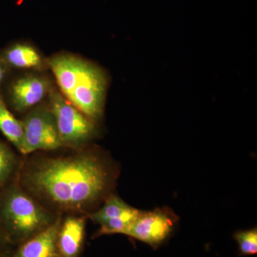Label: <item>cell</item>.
I'll return each instance as SVG.
<instances>
[{
	"instance_id": "1",
	"label": "cell",
	"mask_w": 257,
	"mask_h": 257,
	"mask_svg": "<svg viewBox=\"0 0 257 257\" xmlns=\"http://www.w3.org/2000/svg\"><path fill=\"white\" fill-rule=\"evenodd\" d=\"M23 182L30 194L54 209L83 211L106 197L114 175L102 157L84 152L36 161L24 170Z\"/></svg>"
},
{
	"instance_id": "2",
	"label": "cell",
	"mask_w": 257,
	"mask_h": 257,
	"mask_svg": "<svg viewBox=\"0 0 257 257\" xmlns=\"http://www.w3.org/2000/svg\"><path fill=\"white\" fill-rule=\"evenodd\" d=\"M1 214L10 232L20 239H30L55 221L33 198L17 188L5 196Z\"/></svg>"
},
{
	"instance_id": "3",
	"label": "cell",
	"mask_w": 257,
	"mask_h": 257,
	"mask_svg": "<svg viewBox=\"0 0 257 257\" xmlns=\"http://www.w3.org/2000/svg\"><path fill=\"white\" fill-rule=\"evenodd\" d=\"M49 96L50 107L63 146H78L92 138L94 133L93 120L55 89H51Z\"/></svg>"
},
{
	"instance_id": "4",
	"label": "cell",
	"mask_w": 257,
	"mask_h": 257,
	"mask_svg": "<svg viewBox=\"0 0 257 257\" xmlns=\"http://www.w3.org/2000/svg\"><path fill=\"white\" fill-rule=\"evenodd\" d=\"M23 124V155L38 150L50 151L64 147L50 107L37 106L27 115Z\"/></svg>"
},
{
	"instance_id": "5",
	"label": "cell",
	"mask_w": 257,
	"mask_h": 257,
	"mask_svg": "<svg viewBox=\"0 0 257 257\" xmlns=\"http://www.w3.org/2000/svg\"><path fill=\"white\" fill-rule=\"evenodd\" d=\"M107 79L100 68L88 62L68 100L89 119L103 114Z\"/></svg>"
},
{
	"instance_id": "6",
	"label": "cell",
	"mask_w": 257,
	"mask_h": 257,
	"mask_svg": "<svg viewBox=\"0 0 257 257\" xmlns=\"http://www.w3.org/2000/svg\"><path fill=\"white\" fill-rule=\"evenodd\" d=\"M178 219L170 208L140 211L125 235L157 248L169 237Z\"/></svg>"
},
{
	"instance_id": "7",
	"label": "cell",
	"mask_w": 257,
	"mask_h": 257,
	"mask_svg": "<svg viewBox=\"0 0 257 257\" xmlns=\"http://www.w3.org/2000/svg\"><path fill=\"white\" fill-rule=\"evenodd\" d=\"M51 89L50 81L46 77L26 76L15 81L12 85V102L16 110L24 111L37 105Z\"/></svg>"
},
{
	"instance_id": "8",
	"label": "cell",
	"mask_w": 257,
	"mask_h": 257,
	"mask_svg": "<svg viewBox=\"0 0 257 257\" xmlns=\"http://www.w3.org/2000/svg\"><path fill=\"white\" fill-rule=\"evenodd\" d=\"M88 62L72 55H60L49 61L61 92L67 99L73 92Z\"/></svg>"
},
{
	"instance_id": "9",
	"label": "cell",
	"mask_w": 257,
	"mask_h": 257,
	"mask_svg": "<svg viewBox=\"0 0 257 257\" xmlns=\"http://www.w3.org/2000/svg\"><path fill=\"white\" fill-rule=\"evenodd\" d=\"M57 218L50 226L24 243L15 257H60L57 247V236L61 225Z\"/></svg>"
},
{
	"instance_id": "10",
	"label": "cell",
	"mask_w": 257,
	"mask_h": 257,
	"mask_svg": "<svg viewBox=\"0 0 257 257\" xmlns=\"http://www.w3.org/2000/svg\"><path fill=\"white\" fill-rule=\"evenodd\" d=\"M85 229V219L69 216L61 223L57 247L60 257H77L80 251Z\"/></svg>"
},
{
	"instance_id": "11",
	"label": "cell",
	"mask_w": 257,
	"mask_h": 257,
	"mask_svg": "<svg viewBox=\"0 0 257 257\" xmlns=\"http://www.w3.org/2000/svg\"><path fill=\"white\" fill-rule=\"evenodd\" d=\"M5 63L18 69H40L43 65L41 55L30 45L18 44L10 47L3 55Z\"/></svg>"
},
{
	"instance_id": "12",
	"label": "cell",
	"mask_w": 257,
	"mask_h": 257,
	"mask_svg": "<svg viewBox=\"0 0 257 257\" xmlns=\"http://www.w3.org/2000/svg\"><path fill=\"white\" fill-rule=\"evenodd\" d=\"M140 211L128 205L117 196L110 195L106 198L104 206L96 212L91 214L89 217L100 224L109 219L135 218L138 216Z\"/></svg>"
},
{
	"instance_id": "13",
	"label": "cell",
	"mask_w": 257,
	"mask_h": 257,
	"mask_svg": "<svg viewBox=\"0 0 257 257\" xmlns=\"http://www.w3.org/2000/svg\"><path fill=\"white\" fill-rule=\"evenodd\" d=\"M0 132L23 154L24 126L7 107L4 98L0 94Z\"/></svg>"
},
{
	"instance_id": "14",
	"label": "cell",
	"mask_w": 257,
	"mask_h": 257,
	"mask_svg": "<svg viewBox=\"0 0 257 257\" xmlns=\"http://www.w3.org/2000/svg\"><path fill=\"white\" fill-rule=\"evenodd\" d=\"M239 243L240 251L244 255H253L257 253V229L239 231L234 235Z\"/></svg>"
},
{
	"instance_id": "15",
	"label": "cell",
	"mask_w": 257,
	"mask_h": 257,
	"mask_svg": "<svg viewBox=\"0 0 257 257\" xmlns=\"http://www.w3.org/2000/svg\"><path fill=\"white\" fill-rule=\"evenodd\" d=\"M15 162L13 153L4 144L0 143V187L6 182L13 173Z\"/></svg>"
},
{
	"instance_id": "16",
	"label": "cell",
	"mask_w": 257,
	"mask_h": 257,
	"mask_svg": "<svg viewBox=\"0 0 257 257\" xmlns=\"http://www.w3.org/2000/svg\"><path fill=\"white\" fill-rule=\"evenodd\" d=\"M4 61L0 58V84L3 82L5 74V69L4 66Z\"/></svg>"
}]
</instances>
